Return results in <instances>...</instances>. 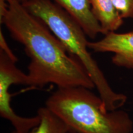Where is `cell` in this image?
<instances>
[{
    "instance_id": "obj_1",
    "label": "cell",
    "mask_w": 133,
    "mask_h": 133,
    "mask_svg": "<svg viewBox=\"0 0 133 133\" xmlns=\"http://www.w3.org/2000/svg\"><path fill=\"white\" fill-rule=\"evenodd\" d=\"M8 11L0 21L30 59L27 75L31 88L54 84L57 88L95 85L81 63L68 52L43 22L30 13L20 0H7Z\"/></svg>"
},
{
    "instance_id": "obj_2",
    "label": "cell",
    "mask_w": 133,
    "mask_h": 133,
    "mask_svg": "<svg viewBox=\"0 0 133 133\" xmlns=\"http://www.w3.org/2000/svg\"><path fill=\"white\" fill-rule=\"evenodd\" d=\"M22 4L30 13L43 22L68 52L81 63L94 83L105 109L114 111L122 107L127 97L116 92L110 86L88 51V36L79 23L52 0H26Z\"/></svg>"
},
{
    "instance_id": "obj_3",
    "label": "cell",
    "mask_w": 133,
    "mask_h": 133,
    "mask_svg": "<svg viewBox=\"0 0 133 133\" xmlns=\"http://www.w3.org/2000/svg\"><path fill=\"white\" fill-rule=\"evenodd\" d=\"M77 133H132L133 121L124 110L107 111L100 96L84 86L57 88L46 101Z\"/></svg>"
},
{
    "instance_id": "obj_4",
    "label": "cell",
    "mask_w": 133,
    "mask_h": 133,
    "mask_svg": "<svg viewBox=\"0 0 133 133\" xmlns=\"http://www.w3.org/2000/svg\"><path fill=\"white\" fill-rule=\"evenodd\" d=\"M17 62L0 49V115L10 121L14 128L12 133H28L38 125L40 119L38 115L27 118L18 115L11 107L10 86L12 84L29 86L27 74L16 65Z\"/></svg>"
},
{
    "instance_id": "obj_5",
    "label": "cell",
    "mask_w": 133,
    "mask_h": 133,
    "mask_svg": "<svg viewBox=\"0 0 133 133\" xmlns=\"http://www.w3.org/2000/svg\"><path fill=\"white\" fill-rule=\"evenodd\" d=\"M88 48L96 52H112L116 66L133 70V31L118 33L110 31L99 41H88Z\"/></svg>"
},
{
    "instance_id": "obj_6",
    "label": "cell",
    "mask_w": 133,
    "mask_h": 133,
    "mask_svg": "<svg viewBox=\"0 0 133 133\" xmlns=\"http://www.w3.org/2000/svg\"><path fill=\"white\" fill-rule=\"evenodd\" d=\"M80 25L88 38L95 39L104 35L102 27L92 12L89 0H52Z\"/></svg>"
},
{
    "instance_id": "obj_7",
    "label": "cell",
    "mask_w": 133,
    "mask_h": 133,
    "mask_svg": "<svg viewBox=\"0 0 133 133\" xmlns=\"http://www.w3.org/2000/svg\"><path fill=\"white\" fill-rule=\"evenodd\" d=\"M92 12L102 27L104 35L115 31L123 24V19L115 8L113 0H89Z\"/></svg>"
},
{
    "instance_id": "obj_8",
    "label": "cell",
    "mask_w": 133,
    "mask_h": 133,
    "mask_svg": "<svg viewBox=\"0 0 133 133\" xmlns=\"http://www.w3.org/2000/svg\"><path fill=\"white\" fill-rule=\"evenodd\" d=\"M37 115L40 119L39 123L28 133H77L46 106L39 108Z\"/></svg>"
},
{
    "instance_id": "obj_9",
    "label": "cell",
    "mask_w": 133,
    "mask_h": 133,
    "mask_svg": "<svg viewBox=\"0 0 133 133\" xmlns=\"http://www.w3.org/2000/svg\"><path fill=\"white\" fill-rule=\"evenodd\" d=\"M113 3L123 19L133 18V0H113Z\"/></svg>"
},
{
    "instance_id": "obj_10",
    "label": "cell",
    "mask_w": 133,
    "mask_h": 133,
    "mask_svg": "<svg viewBox=\"0 0 133 133\" xmlns=\"http://www.w3.org/2000/svg\"><path fill=\"white\" fill-rule=\"evenodd\" d=\"M0 49L3 50L4 52H6L11 59L18 62L17 57L15 56L14 52H12V50L9 48L1 29L0 30Z\"/></svg>"
},
{
    "instance_id": "obj_11",
    "label": "cell",
    "mask_w": 133,
    "mask_h": 133,
    "mask_svg": "<svg viewBox=\"0 0 133 133\" xmlns=\"http://www.w3.org/2000/svg\"><path fill=\"white\" fill-rule=\"evenodd\" d=\"M8 4L7 0H0V20H2L8 11Z\"/></svg>"
},
{
    "instance_id": "obj_12",
    "label": "cell",
    "mask_w": 133,
    "mask_h": 133,
    "mask_svg": "<svg viewBox=\"0 0 133 133\" xmlns=\"http://www.w3.org/2000/svg\"><path fill=\"white\" fill-rule=\"evenodd\" d=\"M20 1H21L22 3H24V2H25V1H26V0H20Z\"/></svg>"
}]
</instances>
